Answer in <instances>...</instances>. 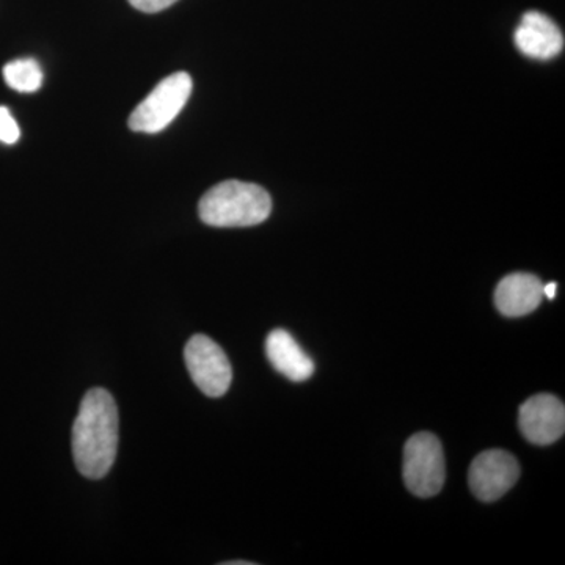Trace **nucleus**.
<instances>
[{
  "label": "nucleus",
  "instance_id": "obj_1",
  "mask_svg": "<svg viewBox=\"0 0 565 565\" xmlns=\"http://www.w3.org/2000/svg\"><path fill=\"white\" fill-rule=\"evenodd\" d=\"M71 445L82 476L98 481L109 473L118 451V408L107 390L93 388L85 394Z\"/></svg>",
  "mask_w": 565,
  "mask_h": 565
},
{
  "label": "nucleus",
  "instance_id": "obj_3",
  "mask_svg": "<svg viewBox=\"0 0 565 565\" xmlns=\"http://www.w3.org/2000/svg\"><path fill=\"white\" fill-rule=\"evenodd\" d=\"M192 88V77L188 73H174L166 77L134 109L129 117V128L143 134L163 131L184 109L191 98Z\"/></svg>",
  "mask_w": 565,
  "mask_h": 565
},
{
  "label": "nucleus",
  "instance_id": "obj_4",
  "mask_svg": "<svg viewBox=\"0 0 565 565\" xmlns=\"http://www.w3.org/2000/svg\"><path fill=\"white\" fill-rule=\"evenodd\" d=\"M404 482L415 497L430 498L440 493L446 479L444 446L430 433L408 438L404 448Z\"/></svg>",
  "mask_w": 565,
  "mask_h": 565
},
{
  "label": "nucleus",
  "instance_id": "obj_8",
  "mask_svg": "<svg viewBox=\"0 0 565 565\" xmlns=\"http://www.w3.org/2000/svg\"><path fill=\"white\" fill-rule=\"evenodd\" d=\"M515 46L523 55L548 61L564 50V35L552 18L539 11H527L516 28Z\"/></svg>",
  "mask_w": 565,
  "mask_h": 565
},
{
  "label": "nucleus",
  "instance_id": "obj_15",
  "mask_svg": "<svg viewBox=\"0 0 565 565\" xmlns=\"http://www.w3.org/2000/svg\"><path fill=\"white\" fill-rule=\"evenodd\" d=\"M253 563H245V561H232V563H225V565H252Z\"/></svg>",
  "mask_w": 565,
  "mask_h": 565
},
{
  "label": "nucleus",
  "instance_id": "obj_11",
  "mask_svg": "<svg viewBox=\"0 0 565 565\" xmlns=\"http://www.w3.org/2000/svg\"><path fill=\"white\" fill-rule=\"evenodd\" d=\"M3 79L13 90L33 93L43 85V70L35 58H20L3 66Z\"/></svg>",
  "mask_w": 565,
  "mask_h": 565
},
{
  "label": "nucleus",
  "instance_id": "obj_6",
  "mask_svg": "<svg viewBox=\"0 0 565 565\" xmlns=\"http://www.w3.org/2000/svg\"><path fill=\"white\" fill-rule=\"evenodd\" d=\"M520 478V465L511 452L489 449L481 452L470 467L468 482L471 492L484 503L500 500Z\"/></svg>",
  "mask_w": 565,
  "mask_h": 565
},
{
  "label": "nucleus",
  "instance_id": "obj_14",
  "mask_svg": "<svg viewBox=\"0 0 565 565\" xmlns=\"http://www.w3.org/2000/svg\"><path fill=\"white\" fill-rule=\"evenodd\" d=\"M556 291H557V282L552 281V282H546V285H544V297H546V299L555 300Z\"/></svg>",
  "mask_w": 565,
  "mask_h": 565
},
{
  "label": "nucleus",
  "instance_id": "obj_9",
  "mask_svg": "<svg viewBox=\"0 0 565 565\" xmlns=\"http://www.w3.org/2000/svg\"><path fill=\"white\" fill-rule=\"evenodd\" d=\"M544 300V282L531 274H511L504 277L494 291V305L501 315L520 318L533 313Z\"/></svg>",
  "mask_w": 565,
  "mask_h": 565
},
{
  "label": "nucleus",
  "instance_id": "obj_7",
  "mask_svg": "<svg viewBox=\"0 0 565 565\" xmlns=\"http://www.w3.org/2000/svg\"><path fill=\"white\" fill-rule=\"evenodd\" d=\"M519 426L530 444H555L564 435L565 407L553 394H535L520 407Z\"/></svg>",
  "mask_w": 565,
  "mask_h": 565
},
{
  "label": "nucleus",
  "instance_id": "obj_5",
  "mask_svg": "<svg viewBox=\"0 0 565 565\" xmlns=\"http://www.w3.org/2000/svg\"><path fill=\"white\" fill-rule=\"evenodd\" d=\"M185 366L195 385L210 397H221L228 392L233 367L228 356L206 334H195L184 348Z\"/></svg>",
  "mask_w": 565,
  "mask_h": 565
},
{
  "label": "nucleus",
  "instance_id": "obj_13",
  "mask_svg": "<svg viewBox=\"0 0 565 565\" xmlns=\"http://www.w3.org/2000/svg\"><path fill=\"white\" fill-rule=\"evenodd\" d=\"M178 0H129L134 9L143 11V13H158L172 7Z\"/></svg>",
  "mask_w": 565,
  "mask_h": 565
},
{
  "label": "nucleus",
  "instance_id": "obj_10",
  "mask_svg": "<svg viewBox=\"0 0 565 565\" xmlns=\"http://www.w3.org/2000/svg\"><path fill=\"white\" fill-rule=\"evenodd\" d=\"M266 353L275 371L292 382H305L315 374V363L286 330H273L266 340Z\"/></svg>",
  "mask_w": 565,
  "mask_h": 565
},
{
  "label": "nucleus",
  "instance_id": "obj_2",
  "mask_svg": "<svg viewBox=\"0 0 565 565\" xmlns=\"http://www.w3.org/2000/svg\"><path fill=\"white\" fill-rule=\"evenodd\" d=\"M273 199L262 185L236 180L210 189L199 204L200 218L217 228H243L269 218Z\"/></svg>",
  "mask_w": 565,
  "mask_h": 565
},
{
  "label": "nucleus",
  "instance_id": "obj_12",
  "mask_svg": "<svg viewBox=\"0 0 565 565\" xmlns=\"http://www.w3.org/2000/svg\"><path fill=\"white\" fill-rule=\"evenodd\" d=\"M21 137V129L7 107L0 106V141L14 145Z\"/></svg>",
  "mask_w": 565,
  "mask_h": 565
}]
</instances>
